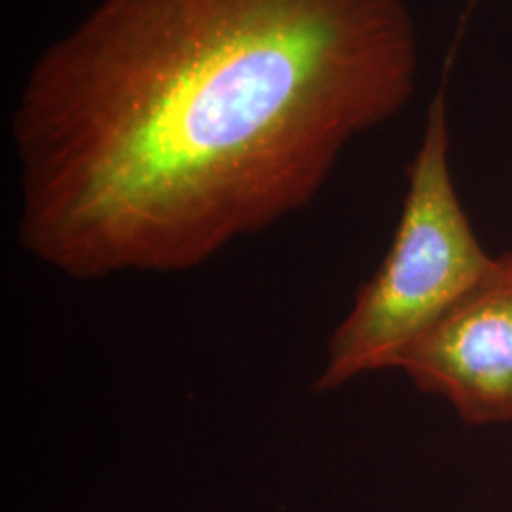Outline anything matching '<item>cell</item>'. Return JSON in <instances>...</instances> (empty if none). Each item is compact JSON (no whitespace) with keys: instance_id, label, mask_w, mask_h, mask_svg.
<instances>
[{"instance_id":"obj_1","label":"cell","mask_w":512,"mask_h":512,"mask_svg":"<svg viewBox=\"0 0 512 512\" xmlns=\"http://www.w3.org/2000/svg\"><path fill=\"white\" fill-rule=\"evenodd\" d=\"M418 65L406 0H97L16 101L19 245L76 281L200 268L306 209Z\"/></svg>"},{"instance_id":"obj_2","label":"cell","mask_w":512,"mask_h":512,"mask_svg":"<svg viewBox=\"0 0 512 512\" xmlns=\"http://www.w3.org/2000/svg\"><path fill=\"white\" fill-rule=\"evenodd\" d=\"M494 256L476 238L450 171L446 95L427 110L403 211L380 268L332 332L315 391L395 368L406 348L465 293Z\"/></svg>"},{"instance_id":"obj_3","label":"cell","mask_w":512,"mask_h":512,"mask_svg":"<svg viewBox=\"0 0 512 512\" xmlns=\"http://www.w3.org/2000/svg\"><path fill=\"white\" fill-rule=\"evenodd\" d=\"M395 368L469 425L512 421V251L494 256Z\"/></svg>"}]
</instances>
